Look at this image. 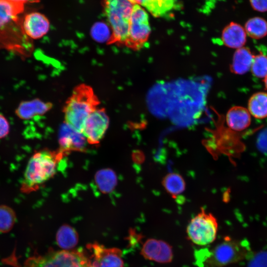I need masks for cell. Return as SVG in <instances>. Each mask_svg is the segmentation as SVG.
<instances>
[{
	"label": "cell",
	"mask_w": 267,
	"mask_h": 267,
	"mask_svg": "<svg viewBox=\"0 0 267 267\" xmlns=\"http://www.w3.org/2000/svg\"><path fill=\"white\" fill-rule=\"evenodd\" d=\"M254 57V55L247 47L236 49L230 65L231 72L237 75L246 73L251 69Z\"/></svg>",
	"instance_id": "2e32d148"
},
{
	"label": "cell",
	"mask_w": 267,
	"mask_h": 267,
	"mask_svg": "<svg viewBox=\"0 0 267 267\" xmlns=\"http://www.w3.org/2000/svg\"><path fill=\"white\" fill-rule=\"evenodd\" d=\"M251 5L256 11L264 12L267 11V0H249Z\"/></svg>",
	"instance_id": "4316f807"
},
{
	"label": "cell",
	"mask_w": 267,
	"mask_h": 267,
	"mask_svg": "<svg viewBox=\"0 0 267 267\" xmlns=\"http://www.w3.org/2000/svg\"><path fill=\"white\" fill-rule=\"evenodd\" d=\"M150 33L148 14L140 5L134 4L126 46L134 50L140 49L148 40Z\"/></svg>",
	"instance_id": "52a82bcc"
},
{
	"label": "cell",
	"mask_w": 267,
	"mask_h": 267,
	"mask_svg": "<svg viewBox=\"0 0 267 267\" xmlns=\"http://www.w3.org/2000/svg\"><path fill=\"white\" fill-rule=\"evenodd\" d=\"M78 235L76 231L70 226L64 225L58 230L56 241L61 248L68 250L74 247L77 244Z\"/></svg>",
	"instance_id": "44dd1931"
},
{
	"label": "cell",
	"mask_w": 267,
	"mask_h": 267,
	"mask_svg": "<svg viewBox=\"0 0 267 267\" xmlns=\"http://www.w3.org/2000/svg\"><path fill=\"white\" fill-rule=\"evenodd\" d=\"M247 35L254 39H261L267 35V21L261 17L249 19L245 24Z\"/></svg>",
	"instance_id": "ffe728a7"
},
{
	"label": "cell",
	"mask_w": 267,
	"mask_h": 267,
	"mask_svg": "<svg viewBox=\"0 0 267 267\" xmlns=\"http://www.w3.org/2000/svg\"><path fill=\"white\" fill-rule=\"evenodd\" d=\"M218 229L216 218L202 210L190 220L186 228V233L194 244L205 246L215 240Z\"/></svg>",
	"instance_id": "8992f818"
},
{
	"label": "cell",
	"mask_w": 267,
	"mask_h": 267,
	"mask_svg": "<svg viewBox=\"0 0 267 267\" xmlns=\"http://www.w3.org/2000/svg\"><path fill=\"white\" fill-rule=\"evenodd\" d=\"M140 253L145 259L159 263H170L173 257L172 248L168 243L154 238L144 243Z\"/></svg>",
	"instance_id": "9c48e42d"
},
{
	"label": "cell",
	"mask_w": 267,
	"mask_h": 267,
	"mask_svg": "<svg viewBox=\"0 0 267 267\" xmlns=\"http://www.w3.org/2000/svg\"><path fill=\"white\" fill-rule=\"evenodd\" d=\"M250 70L254 76L264 79L267 76V55L263 53L254 55Z\"/></svg>",
	"instance_id": "cb8c5ba5"
},
{
	"label": "cell",
	"mask_w": 267,
	"mask_h": 267,
	"mask_svg": "<svg viewBox=\"0 0 267 267\" xmlns=\"http://www.w3.org/2000/svg\"><path fill=\"white\" fill-rule=\"evenodd\" d=\"M248 110L255 118L267 117V92L260 91L254 93L248 102Z\"/></svg>",
	"instance_id": "ac0fdd59"
},
{
	"label": "cell",
	"mask_w": 267,
	"mask_h": 267,
	"mask_svg": "<svg viewBox=\"0 0 267 267\" xmlns=\"http://www.w3.org/2000/svg\"><path fill=\"white\" fill-rule=\"evenodd\" d=\"M92 37L98 42L110 41L112 37V31L108 25L103 22H96L91 29Z\"/></svg>",
	"instance_id": "d4e9b609"
},
{
	"label": "cell",
	"mask_w": 267,
	"mask_h": 267,
	"mask_svg": "<svg viewBox=\"0 0 267 267\" xmlns=\"http://www.w3.org/2000/svg\"><path fill=\"white\" fill-rule=\"evenodd\" d=\"M50 23L48 19L38 12L28 13L24 17L22 23V30L26 36L37 40L45 35L48 32Z\"/></svg>",
	"instance_id": "8fae6325"
},
{
	"label": "cell",
	"mask_w": 267,
	"mask_h": 267,
	"mask_svg": "<svg viewBox=\"0 0 267 267\" xmlns=\"http://www.w3.org/2000/svg\"><path fill=\"white\" fill-rule=\"evenodd\" d=\"M65 125L60 133L61 150L64 152L68 150H81L84 148L86 140L85 137L82 134L76 131L66 124Z\"/></svg>",
	"instance_id": "9a60e30c"
},
{
	"label": "cell",
	"mask_w": 267,
	"mask_h": 267,
	"mask_svg": "<svg viewBox=\"0 0 267 267\" xmlns=\"http://www.w3.org/2000/svg\"><path fill=\"white\" fill-rule=\"evenodd\" d=\"M162 183L166 191L172 196L182 193L185 188L184 179L177 173L168 174L164 177Z\"/></svg>",
	"instance_id": "7402d4cb"
},
{
	"label": "cell",
	"mask_w": 267,
	"mask_h": 267,
	"mask_svg": "<svg viewBox=\"0 0 267 267\" xmlns=\"http://www.w3.org/2000/svg\"><path fill=\"white\" fill-rule=\"evenodd\" d=\"M95 260L97 267H124L122 251L117 248H106L97 243L88 246Z\"/></svg>",
	"instance_id": "30bf717a"
},
{
	"label": "cell",
	"mask_w": 267,
	"mask_h": 267,
	"mask_svg": "<svg viewBox=\"0 0 267 267\" xmlns=\"http://www.w3.org/2000/svg\"><path fill=\"white\" fill-rule=\"evenodd\" d=\"M8 0L11 1L12 2L15 3L23 5L24 3H26L27 2H34L37 0Z\"/></svg>",
	"instance_id": "f1b7e54d"
},
{
	"label": "cell",
	"mask_w": 267,
	"mask_h": 267,
	"mask_svg": "<svg viewBox=\"0 0 267 267\" xmlns=\"http://www.w3.org/2000/svg\"><path fill=\"white\" fill-rule=\"evenodd\" d=\"M99 104L91 87L86 84L76 86L63 108L65 124L82 134L86 121Z\"/></svg>",
	"instance_id": "6da1fadb"
},
{
	"label": "cell",
	"mask_w": 267,
	"mask_h": 267,
	"mask_svg": "<svg viewBox=\"0 0 267 267\" xmlns=\"http://www.w3.org/2000/svg\"><path fill=\"white\" fill-rule=\"evenodd\" d=\"M86 267H97V266L95 265V263H93V264H91V263L87 266Z\"/></svg>",
	"instance_id": "4dcf8cb0"
},
{
	"label": "cell",
	"mask_w": 267,
	"mask_h": 267,
	"mask_svg": "<svg viewBox=\"0 0 267 267\" xmlns=\"http://www.w3.org/2000/svg\"><path fill=\"white\" fill-rule=\"evenodd\" d=\"M22 6L8 0H0V29L16 20Z\"/></svg>",
	"instance_id": "d6986e66"
},
{
	"label": "cell",
	"mask_w": 267,
	"mask_h": 267,
	"mask_svg": "<svg viewBox=\"0 0 267 267\" xmlns=\"http://www.w3.org/2000/svg\"><path fill=\"white\" fill-rule=\"evenodd\" d=\"M109 117L104 108H97L88 117L82 134L90 144H97L109 126Z\"/></svg>",
	"instance_id": "ba28073f"
},
{
	"label": "cell",
	"mask_w": 267,
	"mask_h": 267,
	"mask_svg": "<svg viewBox=\"0 0 267 267\" xmlns=\"http://www.w3.org/2000/svg\"><path fill=\"white\" fill-rule=\"evenodd\" d=\"M258 145L262 151L267 152V129L260 134L258 139Z\"/></svg>",
	"instance_id": "83f0119b"
},
{
	"label": "cell",
	"mask_w": 267,
	"mask_h": 267,
	"mask_svg": "<svg viewBox=\"0 0 267 267\" xmlns=\"http://www.w3.org/2000/svg\"><path fill=\"white\" fill-rule=\"evenodd\" d=\"M249 252V248L243 242L227 237L209 251L205 262L209 267H222L243 260Z\"/></svg>",
	"instance_id": "5b68a950"
},
{
	"label": "cell",
	"mask_w": 267,
	"mask_h": 267,
	"mask_svg": "<svg viewBox=\"0 0 267 267\" xmlns=\"http://www.w3.org/2000/svg\"><path fill=\"white\" fill-rule=\"evenodd\" d=\"M222 40L227 47L238 49L243 47L247 41V34L240 24L231 22L223 29Z\"/></svg>",
	"instance_id": "7c38bea8"
},
{
	"label": "cell",
	"mask_w": 267,
	"mask_h": 267,
	"mask_svg": "<svg viewBox=\"0 0 267 267\" xmlns=\"http://www.w3.org/2000/svg\"><path fill=\"white\" fill-rule=\"evenodd\" d=\"M134 4L145 7L153 16L164 17L172 11L177 0H130Z\"/></svg>",
	"instance_id": "e0dca14e"
},
{
	"label": "cell",
	"mask_w": 267,
	"mask_h": 267,
	"mask_svg": "<svg viewBox=\"0 0 267 267\" xmlns=\"http://www.w3.org/2000/svg\"><path fill=\"white\" fill-rule=\"evenodd\" d=\"M90 264L81 251L62 250L30 257L23 267H86Z\"/></svg>",
	"instance_id": "277c9868"
},
{
	"label": "cell",
	"mask_w": 267,
	"mask_h": 267,
	"mask_svg": "<svg viewBox=\"0 0 267 267\" xmlns=\"http://www.w3.org/2000/svg\"><path fill=\"white\" fill-rule=\"evenodd\" d=\"M264 82L265 84V87L267 90V76L264 79Z\"/></svg>",
	"instance_id": "f546056e"
},
{
	"label": "cell",
	"mask_w": 267,
	"mask_h": 267,
	"mask_svg": "<svg viewBox=\"0 0 267 267\" xmlns=\"http://www.w3.org/2000/svg\"><path fill=\"white\" fill-rule=\"evenodd\" d=\"M52 107L51 103L36 98L21 102L16 109L15 113L22 120H29L36 116L44 115Z\"/></svg>",
	"instance_id": "4fadbf2b"
},
{
	"label": "cell",
	"mask_w": 267,
	"mask_h": 267,
	"mask_svg": "<svg viewBox=\"0 0 267 267\" xmlns=\"http://www.w3.org/2000/svg\"><path fill=\"white\" fill-rule=\"evenodd\" d=\"M63 153L61 150L46 149L35 153L30 159L24 173L23 185L26 189L34 190L51 178Z\"/></svg>",
	"instance_id": "7a4b0ae2"
},
{
	"label": "cell",
	"mask_w": 267,
	"mask_h": 267,
	"mask_svg": "<svg viewBox=\"0 0 267 267\" xmlns=\"http://www.w3.org/2000/svg\"><path fill=\"white\" fill-rule=\"evenodd\" d=\"M15 221V214L11 208L4 205L0 206V232L9 231Z\"/></svg>",
	"instance_id": "603a6c76"
},
{
	"label": "cell",
	"mask_w": 267,
	"mask_h": 267,
	"mask_svg": "<svg viewBox=\"0 0 267 267\" xmlns=\"http://www.w3.org/2000/svg\"><path fill=\"white\" fill-rule=\"evenodd\" d=\"M225 121L230 130L235 132L243 131L251 124V114L248 109L240 106H234L228 110Z\"/></svg>",
	"instance_id": "5bb4252c"
},
{
	"label": "cell",
	"mask_w": 267,
	"mask_h": 267,
	"mask_svg": "<svg viewBox=\"0 0 267 267\" xmlns=\"http://www.w3.org/2000/svg\"><path fill=\"white\" fill-rule=\"evenodd\" d=\"M9 123L4 116L0 113V138L5 136L9 133Z\"/></svg>",
	"instance_id": "484cf974"
},
{
	"label": "cell",
	"mask_w": 267,
	"mask_h": 267,
	"mask_svg": "<svg viewBox=\"0 0 267 267\" xmlns=\"http://www.w3.org/2000/svg\"><path fill=\"white\" fill-rule=\"evenodd\" d=\"M134 5L130 0H104L105 14L112 31L108 44L116 43L126 46Z\"/></svg>",
	"instance_id": "3957f363"
}]
</instances>
